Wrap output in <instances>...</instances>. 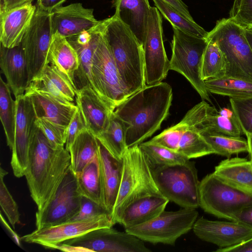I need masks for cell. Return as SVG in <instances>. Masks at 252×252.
<instances>
[{
    "instance_id": "6da1fadb",
    "label": "cell",
    "mask_w": 252,
    "mask_h": 252,
    "mask_svg": "<svg viewBox=\"0 0 252 252\" xmlns=\"http://www.w3.org/2000/svg\"><path fill=\"white\" fill-rule=\"evenodd\" d=\"M172 89L166 82L146 85L132 94L114 111L126 129V143L139 145L158 130L169 114Z\"/></svg>"
},
{
    "instance_id": "7a4b0ae2",
    "label": "cell",
    "mask_w": 252,
    "mask_h": 252,
    "mask_svg": "<svg viewBox=\"0 0 252 252\" xmlns=\"http://www.w3.org/2000/svg\"><path fill=\"white\" fill-rule=\"evenodd\" d=\"M70 165V155L65 146L54 148L34 123L25 176L37 211L51 201Z\"/></svg>"
},
{
    "instance_id": "3957f363",
    "label": "cell",
    "mask_w": 252,
    "mask_h": 252,
    "mask_svg": "<svg viewBox=\"0 0 252 252\" xmlns=\"http://www.w3.org/2000/svg\"><path fill=\"white\" fill-rule=\"evenodd\" d=\"M103 32L121 81L130 96L146 85L143 47L114 15L104 19Z\"/></svg>"
},
{
    "instance_id": "277c9868",
    "label": "cell",
    "mask_w": 252,
    "mask_h": 252,
    "mask_svg": "<svg viewBox=\"0 0 252 252\" xmlns=\"http://www.w3.org/2000/svg\"><path fill=\"white\" fill-rule=\"evenodd\" d=\"M123 165L120 186L111 215L115 224L119 223L124 210L133 201L148 196H163L139 145L127 148L123 158Z\"/></svg>"
},
{
    "instance_id": "5b68a950",
    "label": "cell",
    "mask_w": 252,
    "mask_h": 252,
    "mask_svg": "<svg viewBox=\"0 0 252 252\" xmlns=\"http://www.w3.org/2000/svg\"><path fill=\"white\" fill-rule=\"evenodd\" d=\"M206 38L218 43L225 61V76L252 82V49L244 27L230 18H222Z\"/></svg>"
},
{
    "instance_id": "8992f818",
    "label": "cell",
    "mask_w": 252,
    "mask_h": 252,
    "mask_svg": "<svg viewBox=\"0 0 252 252\" xmlns=\"http://www.w3.org/2000/svg\"><path fill=\"white\" fill-rule=\"evenodd\" d=\"M155 182L162 195L182 208L199 206V184L193 162L151 166Z\"/></svg>"
},
{
    "instance_id": "52a82bcc",
    "label": "cell",
    "mask_w": 252,
    "mask_h": 252,
    "mask_svg": "<svg viewBox=\"0 0 252 252\" xmlns=\"http://www.w3.org/2000/svg\"><path fill=\"white\" fill-rule=\"evenodd\" d=\"M169 69L183 75L203 100L212 103L201 77L202 60L207 44L206 38L173 28Z\"/></svg>"
},
{
    "instance_id": "ba28073f",
    "label": "cell",
    "mask_w": 252,
    "mask_h": 252,
    "mask_svg": "<svg viewBox=\"0 0 252 252\" xmlns=\"http://www.w3.org/2000/svg\"><path fill=\"white\" fill-rule=\"evenodd\" d=\"M198 216L194 208L164 210L151 220L126 228L125 231L144 242L174 245L178 238L192 229Z\"/></svg>"
},
{
    "instance_id": "9c48e42d",
    "label": "cell",
    "mask_w": 252,
    "mask_h": 252,
    "mask_svg": "<svg viewBox=\"0 0 252 252\" xmlns=\"http://www.w3.org/2000/svg\"><path fill=\"white\" fill-rule=\"evenodd\" d=\"M199 189V207L219 219L232 220L235 214L252 205V195L223 182L214 172L202 179Z\"/></svg>"
},
{
    "instance_id": "30bf717a",
    "label": "cell",
    "mask_w": 252,
    "mask_h": 252,
    "mask_svg": "<svg viewBox=\"0 0 252 252\" xmlns=\"http://www.w3.org/2000/svg\"><path fill=\"white\" fill-rule=\"evenodd\" d=\"M91 75L93 89L114 110L129 96L121 81L103 32L93 56Z\"/></svg>"
},
{
    "instance_id": "8fae6325",
    "label": "cell",
    "mask_w": 252,
    "mask_h": 252,
    "mask_svg": "<svg viewBox=\"0 0 252 252\" xmlns=\"http://www.w3.org/2000/svg\"><path fill=\"white\" fill-rule=\"evenodd\" d=\"M82 196L76 175L70 165L51 201L43 209L36 212L37 229L68 221L79 212Z\"/></svg>"
},
{
    "instance_id": "7c38bea8",
    "label": "cell",
    "mask_w": 252,
    "mask_h": 252,
    "mask_svg": "<svg viewBox=\"0 0 252 252\" xmlns=\"http://www.w3.org/2000/svg\"><path fill=\"white\" fill-rule=\"evenodd\" d=\"M52 36L50 13L37 7L21 42L28 65L30 83L47 65Z\"/></svg>"
},
{
    "instance_id": "4fadbf2b",
    "label": "cell",
    "mask_w": 252,
    "mask_h": 252,
    "mask_svg": "<svg viewBox=\"0 0 252 252\" xmlns=\"http://www.w3.org/2000/svg\"><path fill=\"white\" fill-rule=\"evenodd\" d=\"M162 17L156 6L151 7L143 46L146 85L161 82L169 69L163 40Z\"/></svg>"
},
{
    "instance_id": "5bb4252c",
    "label": "cell",
    "mask_w": 252,
    "mask_h": 252,
    "mask_svg": "<svg viewBox=\"0 0 252 252\" xmlns=\"http://www.w3.org/2000/svg\"><path fill=\"white\" fill-rule=\"evenodd\" d=\"M114 224L111 216L106 215L86 220L68 221L36 228L21 239L27 243H36L47 249H56L58 245L65 241L94 229L112 227Z\"/></svg>"
},
{
    "instance_id": "9a60e30c",
    "label": "cell",
    "mask_w": 252,
    "mask_h": 252,
    "mask_svg": "<svg viewBox=\"0 0 252 252\" xmlns=\"http://www.w3.org/2000/svg\"><path fill=\"white\" fill-rule=\"evenodd\" d=\"M16 120L11 165L16 177L25 176L28 166L30 140L36 115L31 97L25 94L15 97Z\"/></svg>"
},
{
    "instance_id": "2e32d148",
    "label": "cell",
    "mask_w": 252,
    "mask_h": 252,
    "mask_svg": "<svg viewBox=\"0 0 252 252\" xmlns=\"http://www.w3.org/2000/svg\"><path fill=\"white\" fill-rule=\"evenodd\" d=\"M201 240L224 248L233 246L252 237V228L240 222L212 220L202 217L192 227Z\"/></svg>"
},
{
    "instance_id": "e0dca14e",
    "label": "cell",
    "mask_w": 252,
    "mask_h": 252,
    "mask_svg": "<svg viewBox=\"0 0 252 252\" xmlns=\"http://www.w3.org/2000/svg\"><path fill=\"white\" fill-rule=\"evenodd\" d=\"M93 11L79 2L56 8L50 12L52 34L68 38L94 28L101 20L95 18Z\"/></svg>"
},
{
    "instance_id": "ac0fdd59",
    "label": "cell",
    "mask_w": 252,
    "mask_h": 252,
    "mask_svg": "<svg viewBox=\"0 0 252 252\" xmlns=\"http://www.w3.org/2000/svg\"><path fill=\"white\" fill-rule=\"evenodd\" d=\"M104 25V20H101L100 23L94 28L66 38L76 50L79 58V65L74 79L76 91L88 85L93 88L91 75L92 60L102 35Z\"/></svg>"
},
{
    "instance_id": "d6986e66",
    "label": "cell",
    "mask_w": 252,
    "mask_h": 252,
    "mask_svg": "<svg viewBox=\"0 0 252 252\" xmlns=\"http://www.w3.org/2000/svg\"><path fill=\"white\" fill-rule=\"evenodd\" d=\"M75 102L87 128L95 136L107 128L114 110L91 85L76 91Z\"/></svg>"
},
{
    "instance_id": "ffe728a7",
    "label": "cell",
    "mask_w": 252,
    "mask_h": 252,
    "mask_svg": "<svg viewBox=\"0 0 252 252\" xmlns=\"http://www.w3.org/2000/svg\"><path fill=\"white\" fill-rule=\"evenodd\" d=\"M36 10V7L31 2L0 13V44L8 48L19 45Z\"/></svg>"
},
{
    "instance_id": "44dd1931",
    "label": "cell",
    "mask_w": 252,
    "mask_h": 252,
    "mask_svg": "<svg viewBox=\"0 0 252 252\" xmlns=\"http://www.w3.org/2000/svg\"><path fill=\"white\" fill-rule=\"evenodd\" d=\"M0 66L15 97L25 94L30 82L28 65L21 43L11 48L0 44Z\"/></svg>"
},
{
    "instance_id": "7402d4cb",
    "label": "cell",
    "mask_w": 252,
    "mask_h": 252,
    "mask_svg": "<svg viewBox=\"0 0 252 252\" xmlns=\"http://www.w3.org/2000/svg\"><path fill=\"white\" fill-rule=\"evenodd\" d=\"M26 90L46 94L64 103L75 104L76 89L65 75L51 64L45 66Z\"/></svg>"
},
{
    "instance_id": "603a6c76",
    "label": "cell",
    "mask_w": 252,
    "mask_h": 252,
    "mask_svg": "<svg viewBox=\"0 0 252 252\" xmlns=\"http://www.w3.org/2000/svg\"><path fill=\"white\" fill-rule=\"evenodd\" d=\"M114 15L127 26L143 46L151 7L148 0H113Z\"/></svg>"
},
{
    "instance_id": "cb8c5ba5",
    "label": "cell",
    "mask_w": 252,
    "mask_h": 252,
    "mask_svg": "<svg viewBox=\"0 0 252 252\" xmlns=\"http://www.w3.org/2000/svg\"><path fill=\"white\" fill-rule=\"evenodd\" d=\"M97 141L104 206L112 215L122 178L123 159L119 160L113 157L98 140Z\"/></svg>"
},
{
    "instance_id": "d4e9b609",
    "label": "cell",
    "mask_w": 252,
    "mask_h": 252,
    "mask_svg": "<svg viewBox=\"0 0 252 252\" xmlns=\"http://www.w3.org/2000/svg\"><path fill=\"white\" fill-rule=\"evenodd\" d=\"M32 101L37 118H43L67 128L77 111L76 104H66L46 94L26 90Z\"/></svg>"
},
{
    "instance_id": "484cf974",
    "label": "cell",
    "mask_w": 252,
    "mask_h": 252,
    "mask_svg": "<svg viewBox=\"0 0 252 252\" xmlns=\"http://www.w3.org/2000/svg\"><path fill=\"white\" fill-rule=\"evenodd\" d=\"M214 173L222 181L252 195V163L247 158L235 157L221 160Z\"/></svg>"
},
{
    "instance_id": "4316f807",
    "label": "cell",
    "mask_w": 252,
    "mask_h": 252,
    "mask_svg": "<svg viewBox=\"0 0 252 252\" xmlns=\"http://www.w3.org/2000/svg\"><path fill=\"white\" fill-rule=\"evenodd\" d=\"M169 201L164 196H148L130 203L123 211L119 223L125 228L140 225L156 218Z\"/></svg>"
},
{
    "instance_id": "83f0119b",
    "label": "cell",
    "mask_w": 252,
    "mask_h": 252,
    "mask_svg": "<svg viewBox=\"0 0 252 252\" xmlns=\"http://www.w3.org/2000/svg\"><path fill=\"white\" fill-rule=\"evenodd\" d=\"M47 64L56 67L75 88L74 75L79 65L78 56L67 38L58 33L52 34Z\"/></svg>"
},
{
    "instance_id": "f1b7e54d",
    "label": "cell",
    "mask_w": 252,
    "mask_h": 252,
    "mask_svg": "<svg viewBox=\"0 0 252 252\" xmlns=\"http://www.w3.org/2000/svg\"><path fill=\"white\" fill-rule=\"evenodd\" d=\"M196 129L199 133L205 132L234 137L244 134L232 109L223 107L218 111L211 105Z\"/></svg>"
},
{
    "instance_id": "f546056e",
    "label": "cell",
    "mask_w": 252,
    "mask_h": 252,
    "mask_svg": "<svg viewBox=\"0 0 252 252\" xmlns=\"http://www.w3.org/2000/svg\"><path fill=\"white\" fill-rule=\"evenodd\" d=\"M201 110L198 104L188 111L183 119L154 137L148 142L177 152L184 133L190 127H194L200 122Z\"/></svg>"
},
{
    "instance_id": "4dcf8cb0",
    "label": "cell",
    "mask_w": 252,
    "mask_h": 252,
    "mask_svg": "<svg viewBox=\"0 0 252 252\" xmlns=\"http://www.w3.org/2000/svg\"><path fill=\"white\" fill-rule=\"evenodd\" d=\"M78 189L86 196L103 207V188L98 155L75 174Z\"/></svg>"
},
{
    "instance_id": "1f68e13d",
    "label": "cell",
    "mask_w": 252,
    "mask_h": 252,
    "mask_svg": "<svg viewBox=\"0 0 252 252\" xmlns=\"http://www.w3.org/2000/svg\"><path fill=\"white\" fill-rule=\"evenodd\" d=\"M98 145L96 137L88 129L82 131L71 146L70 167L75 173L80 172L98 155Z\"/></svg>"
},
{
    "instance_id": "d6a6232c",
    "label": "cell",
    "mask_w": 252,
    "mask_h": 252,
    "mask_svg": "<svg viewBox=\"0 0 252 252\" xmlns=\"http://www.w3.org/2000/svg\"><path fill=\"white\" fill-rule=\"evenodd\" d=\"M209 93L242 99L252 97V82L239 78L223 76L204 81Z\"/></svg>"
},
{
    "instance_id": "836d02e7",
    "label": "cell",
    "mask_w": 252,
    "mask_h": 252,
    "mask_svg": "<svg viewBox=\"0 0 252 252\" xmlns=\"http://www.w3.org/2000/svg\"><path fill=\"white\" fill-rule=\"evenodd\" d=\"M95 137L113 157L123 159L128 148L126 143V129L114 111L107 128Z\"/></svg>"
},
{
    "instance_id": "e575fe53",
    "label": "cell",
    "mask_w": 252,
    "mask_h": 252,
    "mask_svg": "<svg viewBox=\"0 0 252 252\" xmlns=\"http://www.w3.org/2000/svg\"><path fill=\"white\" fill-rule=\"evenodd\" d=\"M0 118L4 130L7 145L14 148L16 120V103L11 96V89L0 78Z\"/></svg>"
},
{
    "instance_id": "d590c367",
    "label": "cell",
    "mask_w": 252,
    "mask_h": 252,
    "mask_svg": "<svg viewBox=\"0 0 252 252\" xmlns=\"http://www.w3.org/2000/svg\"><path fill=\"white\" fill-rule=\"evenodd\" d=\"M201 63V77L203 81L225 76L226 63L223 55L218 44L207 39Z\"/></svg>"
},
{
    "instance_id": "8d00e7d4",
    "label": "cell",
    "mask_w": 252,
    "mask_h": 252,
    "mask_svg": "<svg viewBox=\"0 0 252 252\" xmlns=\"http://www.w3.org/2000/svg\"><path fill=\"white\" fill-rule=\"evenodd\" d=\"M200 134L214 150L215 154L229 158L233 155L249 151L247 139L241 136L234 137L205 132Z\"/></svg>"
},
{
    "instance_id": "74e56055",
    "label": "cell",
    "mask_w": 252,
    "mask_h": 252,
    "mask_svg": "<svg viewBox=\"0 0 252 252\" xmlns=\"http://www.w3.org/2000/svg\"><path fill=\"white\" fill-rule=\"evenodd\" d=\"M177 152L189 159L215 154L211 146L194 127H190L184 133Z\"/></svg>"
},
{
    "instance_id": "f35d334b",
    "label": "cell",
    "mask_w": 252,
    "mask_h": 252,
    "mask_svg": "<svg viewBox=\"0 0 252 252\" xmlns=\"http://www.w3.org/2000/svg\"><path fill=\"white\" fill-rule=\"evenodd\" d=\"M155 6L163 17L168 21L172 28H177L185 32L206 38L208 32L194 21L187 19L170 4L163 0H153Z\"/></svg>"
},
{
    "instance_id": "ab89813d",
    "label": "cell",
    "mask_w": 252,
    "mask_h": 252,
    "mask_svg": "<svg viewBox=\"0 0 252 252\" xmlns=\"http://www.w3.org/2000/svg\"><path fill=\"white\" fill-rule=\"evenodd\" d=\"M139 146L151 166L182 164L189 160L177 152L148 141L142 142Z\"/></svg>"
},
{
    "instance_id": "60d3db41",
    "label": "cell",
    "mask_w": 252,
    "mask_h": 252,
    "mask_svg": "<svg viewBox=\"0 0 252 252\" xmlns=\"http://www.w3.org/2000/svg\"><path fill=\"white\" fill-rule=\"evenodd\" d=\"M229 102L243 133L246 135H252V97L242 99L230 98Z\"/></svg>"
},
{
    "instance_id": "b9f144b4",
    "label": "cell",
    "mask_w": 252,
    "mask_h": 252,
    "mask_svg": "<svg viewBox=\"0 0 252 252\" xmlns=\"http://www.w3.org/2000/svg\"><path fill=\"white\" fill-rule=\"evenodd\" d=\"M8 172L2 167L0 170V204L1 209L13 228L20 222V214L17 205L8 190L4 182V177Z\"/></svg>"
},
{
    "instance_id": "7bdbcfd3",
    "label": "cell",
    "mask_w": 252,
    "mask_h": 252,
    "mask_svg": "<svg viewBox=\"0 0 252 252\" xmlns=\"http://www.w3.org/2000/svg\"><path fill=\"white\" fill-rule=\"evenodd\" d=\"M35 124L42 130L54 148L65 146L66 127L43 118H37Z\"/></svg>"
},
{
    "instance_id": "ee69618b",
    "label": "cell",
    "mask_w": 252,
    "mask_h": 252,
    "mask_svg": "<svg viewBox=\"0 0 252 252\" xmlns=\"http://www.w3.org/2000/svg\"><path fill=\"white\" fill-rule=\"evenodd\" d=\"M106 215L111 216L104 207L86 196H82L79 212L68 221L86 220Z\"/></svg>"
},
{
    "instance_id": "f6af8a7d",
    "label": "cell",
    "mask_w": 252,
    "mask_h": 252,
    "mask_svg": "<svg viewBox=\"0 0 252 252\" xmlns=\"http://www.w3.org/2000/svg\"><path fill=\"white\" fill-rule=\"evenodd\" d=\"M229 18L244 28H252V0H234Z\"/></svg>"
},
{
    "instance_id": "bcb514c9",
    "label": "cell",
    "mask_w": 252,
    "mask_h": 252,
    "mask_svg": "<svg viewBox=\"0 0 252 252\" xmlns=\"http://www.w3.org/2000/svg\"><path fill=\"white\" fill-rule=\"evenodd\" d=\"M87 128L83 117L78 107L66 128L65 148L67 151H69L77 136Z\"/></svg>"
},
{
    "instance_id": "7dc6e473",
    "label": "cell",
    "mask_w": 252,
    "mask_h": 252,
    "mask_svg": "<svg viewBox=\"0 0 252 252\" xmlns=\"http://www.w3.org/2000/svg\"><path fill=\"white\" fill-rule=\"evenodd\" d=\"M232 221L240 222L252 228V205L243 208L235 214Z\"/></svg>"
},
{
    "instance_id": "c3c4849f",
    "label": "cell",
    "mask_w": 252,
    "mask_h": 252,
    "mask_svg": "<svg viewBox=\"0 0 252 252\" xmlns=\"http://www.w3.org/2000/svg\"><path fill=\"white\" fill-rule=\"evenodd\" d=\"M217 252H252V237L237 245L224 248H219Z\"/></svg>"
},
{
    "instance_id": "681fc988",
    "label": "cell",
    "mask_w": 252,
    "mask_h": 252,
    "mask_svg": "<svg viewBox=\"0 0 252 252\" xmlns=\"http://www.w3.org/2000/svg\"><path fill=\"white\" fill-rule=\"evenodd\" d=\"M170 4L188 20L194 21L190 14L188 6L182 0H163Z\"/></svg>"
},
{
    "instance_id": "f907efd6",
    "label": "cell",
    "mask_w": 252,
    "mask_h": 252,
    "mask_svg": "<svg viewBox=\"0 0 252 252\" xmlns=\"http://www.w3.org/2000/svg\"><path fill=\"white\" fill-rule=\"evenodd\" d=\"M66 0H37V7L48 12H52L56 8L62 6Z\"/></svg>"
},
{
    "instance_id": "816d5d0a",
    "label": "cell",
    "mask_w": 252,
    "mask_h": 252,
    "mask_svg": "<svg viewBox=\"0 0 252 252\" xmlns=\"http://www.w3.org/2000/svg\"><path fill=\"white\" fill-rule=\"evenodd\" d=\"M33 0H0V14Z\"/></svg>"
},
{
    "instance_id": "f5cc1de1",
    "label": "cell",
    "mask_w": 252,
    "mask_h": 252,
    "mask_svg": "<svg viewBox=\"0 0 252 252\" xmlns=\"http://www.w3.org/2000/svg\"><path fill=\"white\" fill-rule=\"evenodd\" d=\"M0 219L2 222L4 224L5 226L7 228V229L9 231V233L11 234L13 238L15 240V243L18 246H20V241L21 240V238H20L18 235L11 228L10 226L7 224L6 221L5 219L3 218L2 214H0Z\"/></svg>"
},
{
    "instance_id": "db71d44e",
    "label": "cell",
    "mask_w": 252,
    "mask_h": 252,
    "mask_svg": "<svg viewBox=\"0 0 252 252\" xmlns=\"http://www.w3.org/2000/svg\"><path fill=\"white\" fill-rule=\"evenodd\" d=\"M247 139L249 145V155L250 160L252 163V135H247Z\"/></svg>"
},
{
    "instance_id": "11a10c76",
    "label": "cell",
    "mask_w": 252,
    "mask_h": 252,
    "mask_svg": "<svg viewBox=\"0 0 252 252\" xmlns=\"http://www.w3.org/2000/svg\"><path fill=\"white\" fill-rule=\"evenodd\" d=\"M246 36L252 49V28H245Z\"/></svg>"
}]
</instances>
